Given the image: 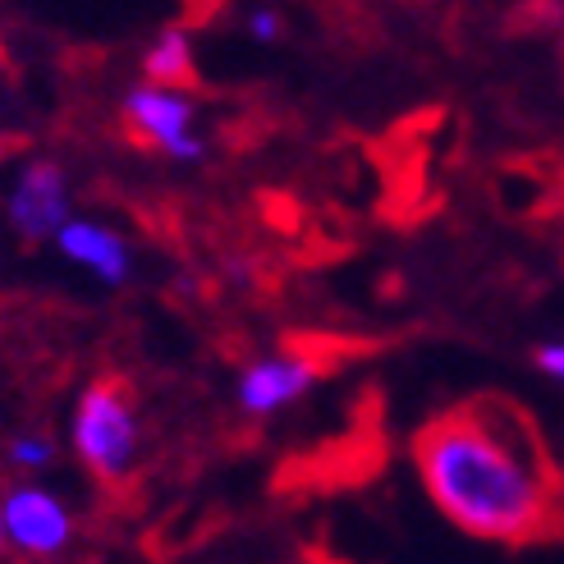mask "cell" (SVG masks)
<instances>
[{"instance_id": "cell-1", "label": "cell", "mask_w": 564, "mask_h": 564, "mask_svg": "<svg viewBox=\"0 0 564 564\" xmlns=\"http://www.w3.org/2000/svg\"><path fill=\"white\" fill-rule=\"evenodd\" d=\"M413 464L436 510L468 538L528 546L564 523V487L538 427L500 400L432 417L413 436Z\"/></svg>"}, {"instance_id": "cell-8", "label": "cell", "mask_w": 564, "mask_h": 564, "mask_svg": "<svg viewBox=\"0 0 564 564\" xmlns=\"http://www.w3.org/2000/svg\"><path fill=\"white\" fill-rule=\"evenodd\" d=\"M193 78H197V55H193L188 28H180V23L156 28L148 51H143V83H152V88L184 93Z\"/></svg>"}, {"instance_id": "cell-12", "label": "cell", "mask_w": 564, "mask_h": 564, "mask_svg": "<svg viewBox=\"0 0 564 564\" xmlns=\"http://www.w3.org/2000/svg\"><path fill=\"white\" fill-rule=\"evenodd\" d=\"M0 551H6V523H0Z\"/></svg>"}, {"instance_id": "cell-4", "label": "cell", "mask_w": 564, "mask_h": 564, "mask_svg": "<svg viewBox=\"0 0 564 564\" xmlns=\"http://www.w3.org/2000/svg\"><path fill=\"white\" fill-rule=\"evenodd\" d=\"M6 546L23 560H61L74 546V510L69 500L42 482H14L0 496Z\"/></svg>"}, {"instance_id": "cell-9", "label": "cell", "mask_w": 564, "mask_h": 564, "mask_svg": "<svg viewBox=\"0 0 564 564\" xmlns=\"http://www.w3.org/2000/svg\"><path fill=\"white\" fill-rule=\"evenodd\" d=\"M6 459L19 468V473H42L55 464V441L46 432H14L6 441Z\"/></svg>"}, {"instance_id": "cell-5", "label": "cell", "mask_w": 564, "mask_h": 564, "mask_svg": "<svg viewBox=\"0 0 564 564\" xmlns=\"http://www.w3.org/2000/svg\"><path fill=\"white\" fill-rule=\"evenodd\" d=\"M6 220L10 230L28 243H42V239H55L74 220V203H69V175L61 161L51 156H37L28 161L23 171L14 175L10 184V197H6Z\"/></svg>"}, {"instance_id": "cell-6", "label": "cell", "mask_w": 564, "mask_h": 564, "mask_svg": "<svg viewBox=\"0 0 564 564\" xmlns=\"http://www.w3.org/2000/svg\"><path fill=\"white\" fill-rule=\"evenodd\" d=\"M322 362L313 354H267L252 358L235 381V400L248 417H275L317 386Z\"/></svg>"}, {"instance_id": "cell-11", "label": "cell", "mask_w": 564, "mask_h": 564, "mask_svg": "<svg viewBox=\"0 0 564 564\" xmlns=\"http://www.w3.org/2000/svg\"><path fill=\"white\" fill-rule=\"evenodd\" d=\"M532 362H538V372H546L551 381H560V386H564V340L542 345V349H538V358H532Z\"/></svg>"}, {"instance_id": "cell-2", "label": "cell", "mask_w": 564, "mask_h": 564, "mask_svg": "<svg viewBox=\"0 0 564 564\" xmlns=\"http://www.w3.org/2000/svg\"><path fill=\"white\" fill-rule=\"evenodd\" d=\"M69 441L78 464L101 482H124L143 449V422H138L133 390L124 377H97L78 390Z\"/></svg>"}, {"instance_id": "cell-7", "label": "cell", "mask_w": 564, "mask_h": 564, "mask_svg": "<svg viewBox=\"0 0 564 564\" xmlns=\"http://www.w3.org/2000/svg\"><path fill=\"white\" fill-rule=\"evenodd\" d=\"M51 243L61 248L65 262L83 267L93 280H101V285H124L129 271H133V248H129V239L116 230V225H106V220H97V216H74Z\"/></svg>"}, {"instance_id": "cell-3", "label": "cell", "mask_w": 564, "mask_h": 564, "mask_svg": "<svg viewBox=\"0 0 564 564\" xmlns=\"http://www.w3.org/2000/svg\"><path fill=\"white\" fill-rule=\"evenodd\" d=\"M120 120L143 148L161 152L165 161H203L207 143L197 133V106L188 93L133 83L120 97Z\"/></svg>"}, {"instance_id": "cell-10", "label": "cell", "mask_w": 564, "mask_h": 564, "mask_svg": "<svg viewBox=\"0 0 564 564\" xmlns=\"http://www.w3.org/2000/svg\"><path fill=\"white\" fill-rule=\"evenodd\" d=\"M243 28H248V37H252V42H280V10H271V6L252 10Z\"/></svg>"}]
</instances>
